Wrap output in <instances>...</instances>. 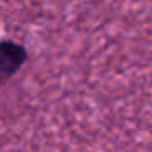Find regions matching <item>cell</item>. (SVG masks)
Listing matches in <instances>:
<instances>
[{
  "instance_id": "obj_1",
  "label": "cell",
  "mask_w": 152,
  "mask_h": 152,
  "mask_svg": "<svg viewBox=\"0 0 152 152\" xmlns=\"http://www.w3.org/2000/svg\"><path fill=\"white\" fill-rule=\"evenodd\" d=\"M26 53L17 43L4 41L0 43V75H12L25 62Z\"/></svg>"
}]
</instances>
